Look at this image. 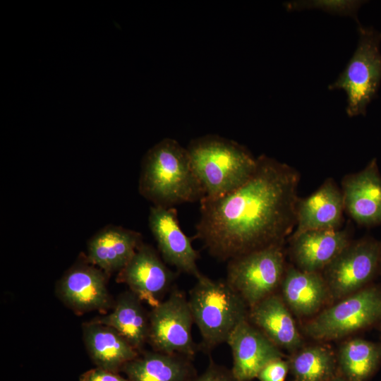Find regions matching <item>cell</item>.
I'll return each mask as SVG.
<instances>
[{"label": "cell", "instance_id": "1", "mask_svg": "<svg viewBox=\"0 0 381 381\" xmlns=\"http://www.w3.org/2000/svg\"><path fill=\"white\" fill-rule=\"evenodd\" d=\"M242 186L200 202L194 238L213 257L229 260L274 245H282L296 223L299 174L267 155Z\"/></svg>", "mask_w": 381, "mask_h": 381}, {"label": "cell", "instance_id": "2", "mask_svg": "<svg viewBox=\"0 0 381 381\" xmlns=\"http://www.w3.org/2000/svg\"><path fill=\"white\" fill-rule=\"evenodd\" d=\"M138 190L153 205L161 207L200 202L205 197L187 148L169 138L160 140L144 155Z\"/></svg>", "mask_w": 381, "mask_h": 381}, {"label": "cell", "instance_id": "3", "mask_svg": "<svg viewBox=\"0 0 381 381\" xmlns=\"http://www.w3.org/2000/svg\"><path fill=\"white\" fill-rule=\"evenodd\" d=\"M186 148L205 198H217L238 188L257 167V158L244 146L217 135L193 139Z\"/></svg>", "mask_w": 381, "mask_h": 381}, {"label": "cell", "instance_id": "4", "mask_svg": "<svg viewBox=\"0 0 381 381\" xmlns=\"http://www.w3.org/2000/svg\"><path fill=\"white\" fill-rule=\"evenodd\" d=\"M197 279L188 299L194 323L205 349L226 342L236 327L248 318V306L225 281L203 274Z\"/></svg>", "mask_w": 381, "mask_h": 381}, {"label": "cell", "instance_id": "5", "mask_svg": "<svg viewBox=\"0 0 381 381\" xmlns=\"http://www.w3.org/2000/svg\"><path fill=\"white\" fill-rule=\"evenodd\" d=\"M355 51L329 90H342L346 95V113L349 117L365 116L377 97L381 84V32L373 26L357 25Z\"/></svg>", "mask_w": 381, "mask_h": 381}, {"label": "cell", "instance_id": "6", "mask_svg": "<svg viewBox=\"0 0 381 381\" xmlns=\"http://www.w3.org/2000/svg\"><path fill=\"white\" fill-rule=\"evenodd\" d=\"M285 271L282 245H274L229 260L226 282L250 308L274 293Z\"/></svg>", "mask_w": 381, "mask_h": 381}, {"label": "cell", "instance_id": "7", "mask_svg": "<svg viewBox=\"0 0 381 381\" xmlns=\"http://www.w3.org/2000/svg\"><path fill=\"white\" fill-rule=\"evenodd\" d=\"M381 320V291L364 287L342 298L310 321L306 332L315 339H339Z\"/></svg>", "mask_w": 381, "mask_h": 381}, {"label": "cell", "instance_id": "8", "mask_svg": "<svg viewBox=\"0 0 381 381\" xmlns=\"http://www.w3.org/2000/svg\"><path fill=\"white\" fill-rule=\"evenodd\" d=\"M193 323L185 293L174 289L169 297L149 313L147 341L155 351L192 359L197 351L191 333Z\"/></svg>", "mask_w": 381, "mask_h": 381}, {"label": "cell", "instance_id": "9", "mask_svg": "<svg viewBox=\"0 0 381 381\" xmlns=\"http://www.w3.org/2000/svg\"><path fill=\"white\" fill-rule=\"evenodd\" d=\"M380 242L365 238L350 243L322 271L329 295L342 299L365 287L380 263Z\"/></svg>", "mask_w": 381, "mask_h": 381}, {"label": "cell", "instance_id": "10", "mask_svg": "<svg viewBox=\"0 0 381 381\" xmlns=\"http://www.w3.org/2000/svg\"><path fill=\"white\" fill-rule=\"evenodd\" d=\"M107 276L83 255L59 280L56 294L75 313L104 312L114 304L107 289Z\"/></svg>", "mask_w": 381, "mask_h": 381}, {"label": "cell", "instance_id": "11", "mask_svg": "<svg viewBox=\"0 0 381 381\" xmlns=\"http://www.w3.org/2000/svg\"><path fill=\"white\" fill-rule=\"evenodd\" d=\"M175 279V273L161 260L155 250L142 243L126 266L118 272L116 281L152 308L162 301Z\"/></svg>", "mask_w": 381, "mask_h": 381}, {"label": "cell", "instance_id": "12", "mask_svg": "<svg viewBox=\"0 0 381 381\" xmlns=\"http://www.w3.org/2000/svg\"><path fill=\"white\" fill-rule=\"evenodd\" d=\"M148 224L164 260L178 271L198 278L201 273L197 266L198 253L192 245L194 237L190 238L183 231L176 209L153 205Z\"/></svg>", "mask_w": 381, "mask_h": 381}, {"label": "cell", "instance_id": "13", "mask_svg": "<svg viewBox=\"0 0 381 381\" xmlns=\"http://www.w3.org/2000/svg\"><path fill=\"white\" fill-rule=\"evenodd\" d=\"M226 343L233 356L231 370L237 381L253 380L269 362L283 358L279 348L248 318L236 327Z\"/></svg>", "mask_w": 381, "mask_h": 381}, {"label": "cell", "instance_id": "14", "mask_svg": "<svg viewBox=\"0 0 381 381\" xmlns=\"http://www.w3.org/2000/svg\"><path fill=\"white\" fill-rule=\"evenodd\" d=\"M344 210L358 224L381 223V176L373 159L361 171L348 174L341 181Z\"/></svg>", "mask_w": 381, "mask_h": 381}, {"label": "cell", "instance_id": "15", "mask_svg": "<svg viewBox=\"0 0 381 381\" xmlns=\"http://www.w3.org/2000/svg\"><path fill=\"white\" fill-rule=\"evenodd\" d=\"M142 243L139 232L121 226L107 225L89 239L86 258L109 275L120 272Z\"/></svg>", "mask_w": 381, "mask_h": 381}, {"label": "cell", "instance_id": "16", "mask_svg": "<svg viewBox=\"0 0 381 381\" xmlns=\"http://www.w3.org/2000/svg\"><path fill=\"white\" fill-rule=\"evenodd\" d=\"M344 210L341 190L332 179L308 197L299 200L292 236L312 230L339 229Z\"/></svg>", "mask_w": 381, "mask_h": 381}, {"label": "cell", "instance_id": "17", "mask_svg": "<svg viewBox=\"0 0 381 381\" xmlns=\"http://www.w3.org/2000/svg\"><path fill=\"white\" fill-rule=\"evenodd\" d=\"M291 249L298 269L310 272L322 271L350 241L347 230H312L291 236Z\"/></svg>", "mask_w": 381, "mask_h": 381}, {"label": "cell", "instance_id": "18", "mask_svg": "<svg viewBox=\"0 0 381 381\" xmlns=\"http://www.w3.org/2000/svg\"><path fill=\"white\" fill-rule=\"evenodd\" d=\"M87 351L97 368L114 373L136 358V351L115 329L94 320L83 325Z\"/></svg>", "mask_w": 381, "mask_h": 381}, {"label": "cell", "instance_id": "19", "mask_svg": "<svg viewBox=\"0 0 381 381\" xmlns=\"http://www.w3.org/2000/svg\"><path fill=\"white\" fill-rule=\"evenodd\" d=\"M248 320L279 348L298 349L302 343L286 304L274 293L249 308Z\"/></svg>", "mask_w": 381, "mask_h": 381}, {"label": "cell", "instance_id": "20", "mask_svg": "<svg viewBox=\"0 0 381 381\" xmlns=\"http://www.w3.org/2000/svg\"><path fill=\"white\" fill-rule=\"evenodd\" d=\"M122 371L131 381H190L196 376L191 358L155 351L142 352Z\"/></svg>", "mask_w": 381, "mask_h": 381}, {"label": "cell", "instance_id": "21", "mask_svg": "<svg viewBox=\"0 0 381 381\" xmlns=\"http://www.w3.org/2000/svg\"><path fill=\"white\" fill-rule=\"evenodd\" d=\"M283 300L299 316L316 313L329 295L320 272H310L289 267L281 282Z\"/></svg>", "mask_w": 381, "mask_h": 381}, {"label": "cell", "instance_id": "22", "mask_svg": "<svg viewBox=\"0 0 381 381\" xmlns=\"http://www.w3.org/2000/svg\"><path fill=\"white\" fill-rule=\"evenodd\" d=\"M93 320L115 329L139 353L147 341L149 314L130 290L119 294L111 313Z\"/></svg>", "mask_w": 381, "mask_h": 381}, {"label": "cell", "instance_id": "23", "mask_svg": "<svg viewBox=\"0 0 381 381\" xmlns=\"http://www.w3.org/2000/svg\"><path fill=\"white\" fill-rule=\"evenodd\" d=\"M381 361V347L373 342L354 339L339 349L338 365L347 381H367L375 372Z\"/></svg>", "mask_w": 381, "mask_h": 381}, {"label": "cell", "instance_id": "24", "mask_svg": "<svg viewBox=\"0 0 381 381\" xmlns=\"http://www.w3.org/2000/svg\"><path fill=\"white\" fill-rule=\"evenodd\" d=\"M295 381H328L337 375L333 352L315 345L297 351L288 361Z\"/></svg>", "mask_w": 381, "mask_h": 381}, {"label": "cell", "instance_id": "25", "mask_svg": "<svg viewBox=\"0 0 381 381\" xmlns=\"http://www.w3.org/2000/svg\"><path fill=\"white\" fill-rule=\"evenodd\" d=\"M366 2L365 0H294L285 2L284 6L288 11L318 10L333 16L350 17L358 25L361 23L358 12Z\"/></svg>", "mask_w": 381, "mask_h": 381}, {"label": "cell", "instance_id": "26", "mask_svg": "<svg viewBox=\"0 0 381 381\" xmlns=\"http://www.w3.org/2000/svg\"><path fill=\"white\" fill-rule=\"evenodd\" d=\"M289 370L288 361L282 358H277L266 364L259 372L257 378L260 381H284Z\"/></svg>", "mask_w": 381, "mask_h": 381}, {"label": "cell", "instance_id": "27", "mask_svg": "<svg viewBox=\"0 0 381 381\" xmlns=\"http://www.w3.org/2000/svg\"><path fill=\"white\" fill-rule=\"evenodd\" d=\"M190 381H237L231 370L211 361L207 369Z\"/></svg>", "mask_w": 381, "mask_h": 381}, {"label": "cell", "instance_id": "28", "mask_svg": "<svg viewBox=\"0 0 381 381\" xmlns=\"http://www.w3.org/2000/svg\"><path fill=\"white\" fill-rule=\"evenodd\" d=\"M79 381H131L128 378L99 368L90 369L80 375Z\"/></svg>", "mask_w": 381, "mask_h": 381}, {"label": "cell", "instance_id": "29", "mask_svg": "<svg viewBox=\"0 0 381 381\" xmlns=\"http://www.w3.org/2000/svg\"><path fill=\"white\" fill-rule=\"evenodd\" d=\"M328 381H347V380L344 379L342 376L337 375L336 376L329 380Z\"/></svg>", "mask_w": 381, "mask_h": 381}, {"label": "cell", "instance_id": "30", "mask_svg": "<svg viewBox=\"0 0 381 381\" xmlns=\"http://www.w3.org/2000/svg\"><path fill=\"white\" fill-rule=\"evenodd\" d=\"M379 267L381 270V242H380V263H379Z\"/></svg>", "mask_w": 381, "mask_h": 381}]
</instances>
